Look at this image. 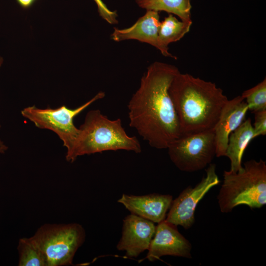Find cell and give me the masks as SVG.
<instances>
[{
    "instance_id": "1",
    "label": "cell",
    "mask_w": 266,
    "mask_h": 266,
    "mask_svg": "<svg viewBox=\"0 0 266 266\" xmlns=\"http://www.w3.org/2000/svg\"><path fill=\"white\" fill-rule=\"evenodd\" d=\"M174 66L155 62L141 78L128 104L129 125L150 146L167 149L181 136L180 124L169 88L179 72Z\"/></svg>"
},
{
    "instance_id": "2",
    "label": "cell",
    "mask_w": 266,
    "mask_h": 266,
    "mask_svg": "<svg viewBox=\"0 0 266 266\" xmlns=\"http://www.w3.org/2000/svg\"><path fill=\"white\" fill-rule=\"evenodd\" d=\"M169 93L181 135L213 130L229 100L214 83L180 72L171 82Z\"/></svg>"
},
{
    "instance_id": "3",
    "label": "cell",
    "mask_w": 266,
    "mask_h": 266,
    "mask_svg": "<svg viewBox=\"0 0 266 266\" xmlns=\"http://www.w3.org/2000/svg\"><path fill=\"white\" fill-rule=\"evenodd\" d=\"M79 130L73 143L67 149V162L72 163L79 156L107 151L141 152L138 139L127 134L120 118L110 120L99 109L87 112Z\"/></svg>"
},
{
    "instance_id": "4",
    "label": "cell",
    "mask_w": 266,
    "mask_h": 266,
    "mask_svg": "<svg viewBox=\"0 0 266 266\" xmlns=\"http://www.w3.org/2000/svg\"><path fill=\"white\" fill-rule=\"evenodd\" d=\"M217 196L220 211L229 213L236 206L246 205L259 208L266 204V164L260 159L246 161L235 172L225 170Z\"/></svg>"
},
{
    "instance_id": "5",
    "label": "cell",
    "mask_w": 266,
    "mask_h": 266,
    "mask_svg": "<svg viewBox=\"0 0 266 266\" xmlns=\"http://www.w3.org/2000/svg\"><path fill=\"white\" fill-rule=\"evenodd\" d=\"M32 237L44 253L47 266H70L85 241L86 233L77 223L46 224Z\"/></svg>"
},
{
    "instance_id": "6",
    "label": "cell",
    "mask_w": 266,
    "mask_h": 266,
    "mask_svg": "<svg viewBox=\"0 0 266 266\" xmlns=\"http://www.w3.org/2000/svg\"><path fill=\"white\" fill-rule=\"evenodd\" d=\"M170 159L180 170L194 172L211 164L216 155L213 130L182 135L167 148Z\"/></svg>"
},
{
    "instance_id": "7",
    "label": "cell",
    "mask_w": 266,
    "mask_h": 266,
    "mask_svg": "<svg viewBox=\"0 0 266 266\" xmlns=\"http://www.w3.org/2000/svg\"><path fill=\"white\" fill-rule=\"evenodd\" d=\"M100 92L91 100L78 106L71 109L63 105L58 108L40 109L35 105L27 107L21 110L22 115L41 129H47L56 133L68 149L78 134L79 128L74 124V118L94 102L105 97Z\"/></svg>"
},
{
    "instance_id": "8",
    "label": "cell",
    "mask_w": 266,
    "mask_h": 266,
    "mask_svg": "<svg viewBox=\"0 0 266 266\" xmlns=\"http://www.w3.org/2000/svg\"><path fill=\"white\" fill-rule=\"evenodd\" d=\"M205 171L206 176L194 187L188 186L172 200L166 221L176 226H182L185 229H189L194 225L198 203L212 187L220 183L215 164H210Z\"/></svg>"
},
{
    "instance_id": "9",
    "label": "cell",
    "mask_w": 266,
    "mask_h": 266,
    "mask_svg": "<svg viewBox=\"0 0 266 266\" xmlns=\"http://www.w3.org/2000/svg\"><path fill=\"white\" fill-rule=\"evenodd\" d=\"M191 243L179 233L177 226L165 220L156 226L145 259L154 262L166 255L191 258Z\"/></svg>"
},
{
    "instance_id": "10",
    "label": "cell",
    "mask_w": 266,
    "mask_h": 266,
    "mask_svg": "<svg viewBox=\"0 0 266 266\" xmlns=\"http://www.w3.org/2000/svg\"><path fill=\"white\" fill-rule=\"evenodd\" d=\"M155 231L154 223L131 213L123 220L122 235L116 248L125 251L129 258H137L148 249Z\"/></svg>"
},
{
    "instance_id": "11",
    "label": "cell",
    "mask_w": 266,
    "mask_h": 266,
    "mask_svg": "<svg viewBox=\"0 0 266 266\" xmlns=\"http://www.w3.org/2000/svg\"><path fill=\"white\" fill-rule=\"evenodd\" d=\"M248 105L241 96L228 100L223 108L213 130L216 156H225L230 134L245 120Z\"/></svg>"
},
{
    "instance_id": "12",
    "label": "cell",
    "mask_w": 266,
    "mask_h": 266,
    "mask_svg": "<svg viewBox=\"0 0 266 266\" xmlns=\"http://www.w3.org/2000/svg\"><path fill=\"white\" fill-rule=\"evenodd\" d=\"M172 199L170 195L157 193L143 196L123 194L117 201L131 213L158 224L166 219Z\"/></svg>"
},
{
    "instance_id": "13",
    "label": "cell",
    "mask_w": 266,
    "mask_h": 266,
    "mask_svg": "<svg viewBox=\"0 0 266 266\" xmlns=\"http://www.w3.org/2000/svg\"><path fill=\"white\" fill-rule=\"evenodd\" d=\"M161 22L159 12L146 10L132 26L123 29L114 28L110 38L120 42L134 39L150 44L163 54V50L159 39V30Z\"/></svg>"
},
{
    "instance_id": "14",
    "label": "cell",
    "mask_w": 266,
    "mask_h": 266,
    "mask_svg": "<svg viewBox=\"0 0 266 266\" xmlns=\"http://www.w3.org/2000/svg\"><path fill=\"white\" fill-rule=\"evenodd\" d=\"M253 138L254 130L250 118L244 120L231 133L225 154L231 162L230 170L236 172L242 168L243 154Z\"/></svg>"
},
{
    "instance_id": "15",
    "label": "cell",
    "mask_w": 266,
    "mask_h": 266,
    "mask_svg": "<svg viewBox=\"0 0 266 266\" xmlns=\"http://www.w3.org/2000/svg\"><path fill=\"white\" fill-rule=\"evenodd\" d=\"M192 24V22L179 21L172 14H169L160 23L159 39L163 50V56L177 59L168 51V45L182 38L190 31Z\"/></svg>"
},
{
    "instance_id": "16",
    "label": "cell",
    "mask_w": 266,
    "mask_h": 266,
    "mask_svg": "<svg viewBox=\"0 0 266 266\" xmlns=\"http://www.w3.org/2000/svg\"><path fill=\"white\" fill-rule=\"evenodd\" d=\"M137 5L146 10L164 11L173 14L181 21L192 22L190 0H135Z\"/></svg>"
},
{
    "instance_id": "17",
    "label": "cell",
    "mask_w": 266,
    "mask_h": 266,
    "mask_svg": "<svg viewBox=\"0 0 266 266\" xmlns=\"http://www.w3.org/2000/svg\"><path fill=\"white\" fill-rule=\"evenodd\" d=\"M19 266H47L46 257L32 237L19 239Z\"/></svg>"
},
{
    "instance_id": "18",
    "label": "cell",
    "mask_w": 266,
    "mask_h": 266,
    "mask_svg": "<svg viewBox=\"0 0 266 266\" xmlns=\"http://www.w3.org/2000/svg\"><path fill=\"white\" fill-rule=\"evenodd\" d=\"M241 96L245 100L248 110L253 113L266 109V78L254 87L244 91Z\"/></svg>"
},
{
    "instance_id": "19",
    "label": "cell",
    "mask_w": 266,
    "mask_h": 266,
    "mask_svg": "<svg viewBox=\"0 0 266 266\" xmlns=\"http://www.w3.org/2000/svg\"><path fill=\"white\" fill-rule=\"evenodd\" d=\"M255 122L254 123V138L266 134V109L256 111L254 113Z\"/></svg>"
},
{
    "instance_id": "20",
    "label": "cell",
    "mask_w": 266,
    "mask_h": 266,
    "mask_svg": "<svg viewBox=\"0 0 266 266\" xmlns=\"http://www.w3.org/2000/svg\"><path fill=\"white\" fill-rule=\"evenodd\" d=\"M98 7L100 16L110 24H117L118 14L117 11L109 9L102 0H94Z\"/></svg>"
},
{
    "instance_id": "21",
    "label": "cell",
    "mask_w": 266,
    "mask_h": 266,
    "mask_svg": "<svg viewBox=\"0 0 266 266\" xmlns=\"http://www.w3.org/2000/svg\"><path fill=\"white\" fill-rule=\"evenodd\" d=\"M18 4L24 8L31 6L36 0H16Z\"/></svg>"
},
{
    "instance_id": "22",
    "label": "cell",
    "mask_w": 266,
    "mask_h": 266,
    "mask_svg": "<svg viewBox=\"0 0 266 266\" xmlns=\"http://www.w3.org/2000/svg\"><path fill=\"white\" fill-rule=\"evenodd\" d=\"M7 149V147L0 140V153H4Z\"/></svg>"
},
{
    "instance_id": "23",
    "label": "cell",
    "mask_w": 266,
    "mask_h": 266,
    "mask_svg": "<svg viewBox=\"0 0 266 266\" xmlns=\"http://www.w3.org/2000/svg\"><path fill=\"white\" fill-rule=\"evenodd\" d=\"M3 62V59L1 57H0V67Z\"/></svg>"
}]
</instances>
